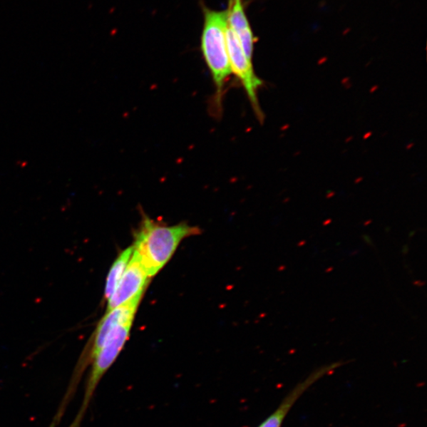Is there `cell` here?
<instances>
[{
    "instance_id": "obj_8",
    "label": "cell",
    "mask_w": 427,
    "mask_h": 427,
    "mask_svg": "<svg viewBox=\"0 0 427 427\" xmlns=\"http://www.w3.org/2000/svg\"><path fill=\"white\" fill-rule=\"evenodd\" d=\"M227 11L228 26L236 34L246 57L252 61L257 38L246 16L243 0H229Z\"/></svg>"
},
{
    "instance_id": "obj_1",
    "label": "cell",
    "mask_w": 427,
    "mask_h": 427,
    "mask_svg": "<svg viewBox=\"0 0 427 427\" xmlns=\"http://www.w3.org/2000/svg\"><path fill=\"white\" fill-rule=\"evenodd\" d=\"M200 234L197 227L180 223L169 226L144 218L135 236L133 253L150 278L154 277L170 262L185 238Z\"/></svg>"
},
{
    "instance_id": "obj_2",
    "label": "cell",
    "mask_w": 427,
    "mask_h": 427,
    "mask_svg": "<svg viewBox=\"0 0 427 427\" xmlns=\"http://www.w3.org/2000/svg\"><path fill=\"white\" fill-rule=\"evenodd\" d=\"M143 295L137 296L133 300L106 312L95 331H93L88 344L79 357L78 363L74 369L73 374L67 388L66 393L64 394L61 406L58 408L51 427H58L61 419L66 411L68 404L73 399V396L81 381L85 371L91 365L92 361L96 357L98 353L103 346L108 336L112 331L123 323L133 321L137 309L140 306Z\"/></svg>"
},
{
    "instance_id": "obj_3",
    "label": "cell",
    "mask_w": 427,
    "mask_h": 427,
    "mask_svg": "<svg viewBox=\"0 0 427 427\" xmlns=\"http://www.w3.org/2000/svg\"><path fill=\"white\" fill-rule=\"evenodd\" d=\"M204 26L200 38L202 56L212 77L216 90V101L222 105L224 88L231 75L227 31V11L202 7Z\"/></svg>"
},
{
    "instance_id": "obj_5",
    "label": "cell",
    "mask_w": 427,
    "mask_h": 427,
    "mask_svg": "<svg viewBox=\"0 0 427 427\" xmlns=\"http://www.w3.org/2000/svg\"><path fill=\"white\" fill-rule=\"evenodd\" d=\"M227 40L231 74H234L241 82L252 108L259 115L262 111L259 110L257 93L263 82L256 75L252 61L245 55L236 34L231 30L228 24Z\"/></svg>"
},
{
    "instance_id": "obj_6",
    "label": "cell",
    "mask_w": 427,
    "mask_h": 427,
    "mask_svg": "<svg viewBox=\"0 0 427 427\" xmlns=\"http://www.w3.org/2000/svg\"><path fill=\"white\" fill-rule=\"evenodd\" d=\"M150 278L134 253L117 289L107 302L106 312L144 294Z\"/></svg>"
},
{
    "instance_id": "obj_4",
    "label": "cell",
    "mask_w": 427,
    "mask_h": 427,
    "mask_svg": "<svg viewBox=\"0 0 427 427\" xmlns=\"http://www.w3.org/2000/svg\"><path fill=\"white\" fill-rule=\"evenodd\" d=\"M133 321L123 323L108 336L101 349L91 364L81 407L68 427H81L97 387L105 374L118 359L130 336Z\"/></svg>"
},
{
    "instance_id": "obj_7",
    "label": "cell",
    "mask_w": 427,
    "mask_h": 427,
    "mask_svg": "<svg viewBox=\"0 0 427 427\" xmlns=\"http://www.w3.org/2000/svg\"><path fill=\"white\" fill-rule=\"evenodd\" d=\"M339 363L324 366L311 373L308 378L298 384L281 402L279 406L273 413L267 417L258 427H282L289 411L292 410L294 403L307 391L316 382L324 377L339 367Z\"/></svg>"
},
{
    "instance_id": "obj_9",
    "label": "cell",
    "mask_w": 427,
    "mask_h": 427,
    "mask_svg": "<svg viewBox=\"0 0 427 427\" xmlns=\"http://www.w3.org/2000/svg\"><path fill=\"white\" fill-rule=\"evenodd\" d=\"M133 246L122 251L120 254L115 259L110 272H108L105 287L104 298L108 301L117 289L123 276L126 272L130 260L133 254Z\"/></svg>"
}]
</instances>
